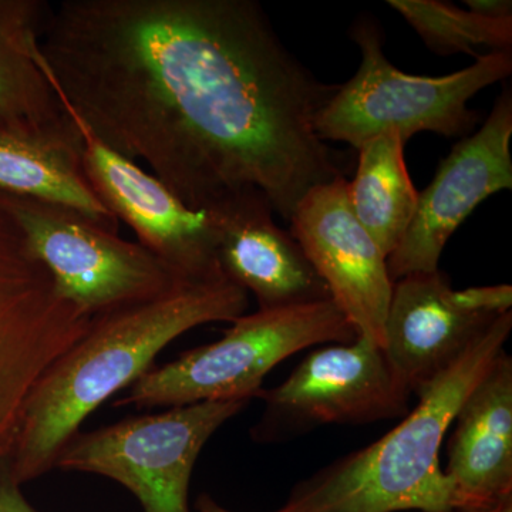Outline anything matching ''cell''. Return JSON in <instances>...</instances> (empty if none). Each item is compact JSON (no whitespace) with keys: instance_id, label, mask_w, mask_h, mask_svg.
<instances>
[{"instance_id":"ba28073f","label":"cell","mask_w":512,"mask_h":512,"mask_svg":"<svg viewBox=\"0 0 512 512\" xmlns=\"http://www.w3.org/2000/svg\"><path fill=\"white\" fill-rule=\"evenodd\" d=\"M93 319L60 295L0 197V460L37 380Z\"/></svg>"},{"instance_id":"52a82bcc","label":"cell","mask_w":512,"mask_h":512,"mask_svg":"<svg viewBox=\"0 0 512 512\" xmlns=\"http://www.w3.org/2000/svg\"><path fill=\"white\" fill-rule=\"evenodd\" d=\"M249 403L187 404L80 430L60 451L55 468L110 478L127 488L144 512H191L190 481L202 448Z\"/></svg>"},{"instance_id":"30bf717a","label":"cell","mask_w":512,"mask_h":512,"mask_svg":"<svg viewBox=\"0 0 512 512\" xmlns=\"http://www.w3.org/2000/svg\"><path fill=\"white\" fill-rule=\"evenodd\" d=\"M79 124L87 181L101 204L133 229L138 244L185 282L224 278L218 261L217 212L187 207L141 165L114 153Z\"/></svg>"},{"instance_id":"5bb4252c","label":"cell","mask_w":512,"mask_h":512,"mask_svg":"<svg viewBox=\"0 0 512 512\" xmlns=\"http://www.w3.org/2000/svg\"><path fill=\"white\" fill-rule=\"evenodd\" d=\"M498 316L461 308L440 269L407 275L394 281L384 353L410 393L419 396Z\"/></svg>"},{"instance_id":"d6986e66","label":"cell","mask_w":512,"mask_h":512,"mask_svg":"<svg viewBox=\"0 0 512 512\" xmlns=\"http://www.w3.org/2000/svg\"><path fill=\"white\" fill-rule=\"evenodd\" d=\"M387 3L407 20L424 45L437 55L467 53L477 59L481 56L476 53L478 47L491 52L511 50L512 16L484 18L440 0H389Z\"/></svg>"},{"instance_id":"44dd1931","label":"cell","mask_w":512,"mask_h":512,"mask_svg":"<svg viewBox=\"0 0 512 512\" xmlns=\"http://www.w3.org/2000/svg\"><path fill=\"white\" fill-rule=\"evenodd\" d=\"M0 512H39L23 495L22 485L10 477L3 460H0Z\"/></svg>"},{"instance_id":"3957f363","label":"cell","mask_w":512,"mask_h":512,"mask_svg":"<svg viewBox=\"0 0 512 512\" xmlns=\"http://www.w3.org/2000/svg\"><path fill=\"white\" fill-rule=\"evenodd\" d=\"M511 330L512 313L498 316L393 430L296 484L274 512H456L453 485L440 466L441 444Z\"/></svg>"},{"instance_id":"7c38bea8","label":"cell","mask_w":512,"mask_h":512,"mask_svg":"<svg viewBox=\"0 0 512 512\" xmlns=\"http://www.w3.org/2000/svg\"><path fill=\"white\" fill-rule=\"evenodd\" d=\"M348 183L343 175L306 192L289 221L291 234L357 338L384 348L394 282L387 256L353 212Z\"/></svg>"},{"instance_id":"cb8c5ba5","label":"cell","mask_w":512,"mask_h":512,"mask_svg":"<svg viewBox=\"0 0 512 512\" xmlns=\"http://www.w3.org/2000/svg\"><path fill=\"white\" fill-rule=\"evenodd\" d=\"M460 512H512V495L501 498L497 503L485 508H471Z\"/></svg>"},{"instance_id":"7a4b0ae2","label":"cell","mask_w":512,"mask_h":512,"mask_svg":"<svg viewBox=\"0 0 512 512\" xmlns=\"http://www.w3.org/2000/svg\"><path fill=\"white\" fill-rule=\"evenodd\" d=\"M248 305V292L224 276L94 318L86 335L47 367L26 399L2 458L10 477L23 485L53 470L83 421L153 369L165 346L205 323H232Z\"/></svg>"},{"instance_id":"4fadbf2b","label":"cell","mask_w":512,"mask_h":512,"mask_svg":"<svg viewBox=\"0 0 512 512\" xmlns=\"http://www.w3.org/2000/svg\"><path fill=\"white\" fill-rule=\"evenodd\" d=\"M214 210L222 272L255 296L258 309L271 311L332 299L299 242L276 224L274 208L264 194L247 191Z\"/></svg>"},{"instance_id":"e0dca14e","label":"cell","mask_w":512,"mask_h":512,"mask_svg":"<svg viewBox=\"0 0 512 512\" xmlns=\"http://www.w3.org/2000/svg\"><path fill=\"white\" fill-rule=\"evenodd\" d=\"M50 12L40 0H0V124L45 127L70 117L40 57Z\"/></svg>"},{"instance_id":"2e32d148","label":"cell","mask_w":512,"mask_h":512,"mask_svg":"<svg viewBox=\"0 0 512 512\" xmlns=\"http://www.w3.org/2000/svg\"><path fill=\"white\" fill-rule=\"evenodd\" d=\"M83 150L82 128L72 113L52 126L0 124V191L73 208L119 232V220L87 181Z\"/></svg>"},{"instance_id":"8fae6325","label":"cell","mask_w":512,"mask_h":512,"mask_svg":"<svg viewBox=\"0 0 512 512\" xmlns=\"http://www.w3.org/2000/svg\"><path fill=\"white\" fill-rule=\"evenodd\" d=\"M512 93L504 86L490 116L441 161L419 194L412 224L387 258L394 281L439 271L443 249L456 229L490 195L512 188Z\"/></svg>"},{"instance_id":"9c48e42d","label":"cell","mask_w":512,"mask_h":512,"mask_svg":"<svg viewBox=\"0 0 512 512\" xmlns=\"http://www.w3.org/2000/svg\"><path fill=\"white\" fill-rule=\"evenodd\" d=\"M258 441L299 436L323 424H369L410 412L412 393L384 349L365 338L313 350L284 382L262 389Z\"/></svg>"},{"instance_id":"8992f818","label":"cell","mask_w":512,"mask_h":512,"mask_svg":"<svg viewBox=\"0 0 512 512\" xmlns=\"http://www.w3.org/2000/svg\"><path fill=\"white\" fill-rule=\"evenodd\" d=\"M0 197L60 295L92 318L195 284L183 281L143 245L80 211L8 192L0 191Z\"/></svg>"},{"instance_id":"ffe728a7","label":"cell","mask_w":512,"mask_h":512,"mask_svg":"<svg viewBox=\"0 0 512 512\" xmlns=\"http://www.w3.org/2000/svg\"><path fill=\"white\" fill-rule=\"evenodd\" d=\"M454 299L461 308L481 315L498 316L511 312L512 288L510 285L474 286L456 291Z\"/></svg>"},{"instance_id":"277c9868","label":"cell","mask_w":512,"mask_h":512,"mask_svg":"<svg viewBox=\"0 0 512 512\" xmlns=\"http://www.w3.org/2000/svg\"><path fill=\"white\" fill-rule=\"evenodd\" d=\"M352 37L362 63L316 117V133L325 143L339 141L359 148L380 134L396 133L409 141L423 131L466 136L477 124V113L468 109V101L512 72L511 50H503L484 53L467 69L447 76H413L387 60L375 23H357Z\"/></svg>"},{"instance_id":"ac0fdd59","label":"cell","mask_w":512,"mask_h":512,"mask_svg":"<svg viewBox=\"0 0 512 512\" xmlns=\"http://www.w3.org/2000/svg\"><path fill=\"white\" fill-rule=\"evenodd\" d=\"M407 141L396 133L380 134L359 150L355 180L348 183L350 205L384 255L396 251L416 212V191L404 160Z\"/></svg>"},{"instance_id":"7402d4cb","label":"cell","mask_w":512,"mask_h":512,"mask_svg":"<svg viewBox=\"0 0 512 512\" xmlns=\"http://www.w3.org/2000/svg\"><path fill=\"white\" fill-rule=\"evenodd\" d=\"M468 10L484 18L500 19L512 16L510 0H466Z\"/></svg>"},{"instance_id":"603a6c76","label":"cell","mask_w":512,"mask_h":512,"mask_svg":"<svg viewBox=\"0 0 512 512\" xmlns=\"http://www.w3.org/2000/svg\"><path fill=\"white\" fill-rule=\"evenodd\" d=\"M197 511L198 512H234L225 508L224 505L215 501L211 495L202 494L197 500Z\"/></svg>"},{"instance_id":"6da1fadb","label":"cell","mask_w":512,"mask_h":512,"mask_svg":"<svg viewBox=\"0 0 512 512\" xmlns=\"http://www.w3.org/2000/svg\"><path fill=\"white\" fill-rule=\"evenodd\" d=\"M39 49L64 107L192 210L259 191L289 222L306 192L343 177L315 128L338 86L254 0H64Z\"/></svg>"},{"instance_id":"9a60e30c","label":"cell","mask_w":512,"mask_h":512,"mask_svg":"<svg viewBox=\"0 0 512 512\" xmlns=\"http://www.w3.org/2000/svg\"><path fill=\"white\" fill-rule=\"evenodd\" d=\"M444 473L456 512L512 495V357L498 355L453 421Z\"/></svg>"},{"instance_id":"5b68a950","label":"cell","mask_w":512,"mask_h":512,"mask_svg":"<svg viewBox=\"0 0 512 512\" xmlns=\"http://www.w3.org/2000/svg\"><path fill=\"white\" fill-rule=\"evenodd\" d=\"M231 325L217 342L148 370L114 406L170 409L252 400L264 389L262 383L269 372L288 357L303 349L357 338L352 323L332 299L271 311L258 309Z\"/></svg>"}]
</instances>
